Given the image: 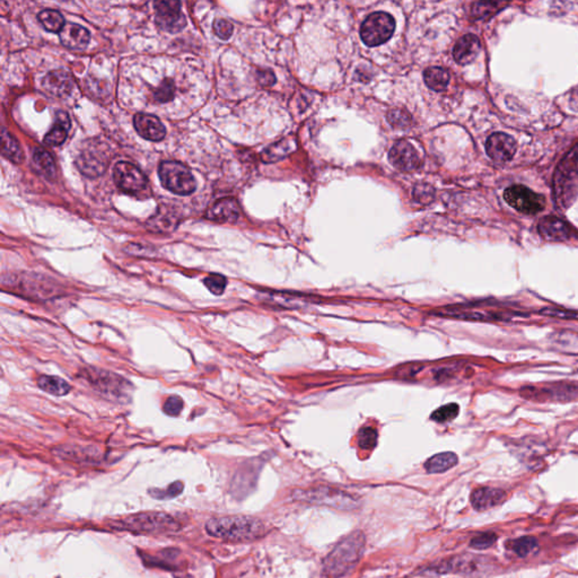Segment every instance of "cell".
I'll return each mask as SVG.
<instances>
[{"mask_svg": "<svg viewBox=\"0 0 578 578\" xmlns=\"http://www.w3.org/2000/svg\"><path fill=\"white\" fill-rule=\"evenodd\" d=\"M293 500L311 505L326 506L341 511H357L362 506L361 500L341 489L319 486L308 489H296Z\"/></svg>", "mask_w": 578, "mask_h": 578, "instance_id": "4", "label": "cell"}, {"mask_svg": "<svg viewBox=\"0 0 578 578\" xmlns=\"http://www.w3.org/2000/svg\"><path fill=\"white\" fill-rule=\"evenodd\" d=\"M111 525L116 529L136 533H170L180 530V523L174 517L162 511H145L130 515Z\"/></svg>", "mask_w": 578, "mask_h": 578, "instance_id": "5", "label": "cell"}, {"mask_svg": "<svg viewBox=\"0 0 578 578\" xmlns=\"http://www.w3.org/2000/svg\"><path fill=\"white\" fill-rule=\"evenodd\" d=\"M70 129L69 116L64 111L55 113V123L51 130L44 137V143L49 146H60L67 139Z\"/></svg>", "mask_w": 578, "mask_h": 578, "instance_id": "23", "label": "cell"}, {"mask_svg": "<svg viewBox=\"0 0 578 578\" xmlns=\"http://www.w3.org/2000/svg\"><path fill=\"white\" fill-rule=\"evenodd\" d=\"M394 29V18L389 13H373L362 24L361 38L369 47H378L392 38Z\"/></svg>", "mask_w": 578, "mask_h": 578, "instance_id": "9", "label": "cell"}, {"mask_svg": "<svg viewBox=\"0 0 578 578\" xmlns=\"http://www.w3.org/2000/svg\"><path fill=\"white\" fill-rule=\"evenodd\" d=\"M258 79L260 84L263 85V86H271V85L275 84L276 82V78H275V75H273V71H269V70H265V71H260L258 74Z\"/></svg>", "mask_w": 578, "mask_h": 578, "instance_id": "44", "label": "cell"}, {"mask_svg": "<svg viewBox=\"0 0 578 578\" xmlns=\"http://www.w3.org/2000/svg\"><path fill=\"white\" fill-rule=\"evenodd\" d=\"M156 24L165 32L177 33L186 25L184 15L181 13L179 1H155Z\"/></svg>", "mask_w": 578, "mask_h": 578, "instance_id": "13", "label": "cell"}, {"mask_svg": "<svg viewBox=\"0 0 578 578\" xmlns=\"http://www.w3.org/2000/svg\"><path fill=\"white\" fill-rule=\"evenodd\" d=\"M214 32L221 40H228L233 34V25L226 20H216L214 22Z\"/></svg>", "mask_w": 578, "mask_h": 578, "instance_id": "43", "label": "cell"}, {"mask_svg": "<svg viewBox=\"0 0 578 578\" xmlns=\"http://www.w3.org/2000/svg\"><path fill=\"white\" fill-rule=\"evenodd\" d=\"M39 21L43 25L44 29L49 32L57 33L62 31L64 27V18L62 15L53 9H46L39 14Z\"/></svg>", "mask_w": 578, "mask_h": 578, "instance_id": "29", "label": "cell"}, {"mask_svg": "<svg viewBox=\"0 0 578 578\" xmlns=\"http://www.w3.org/2000/svg\"><path fill=\"white\" fill-rule=\"evenodd\" d=\"M497 537L494 532H483L474 535L470 540V546L474 550H486L496 544Z\"/></svg>", "mask_w": 578, "mask_h": 578, "instance_id": "35", "label": "cell"}, {"mask_svg": "<svg viewBox=\"0 0 578 578\" xmlns=\"http://www.w3.org/2000/svg\"><path fill=\"white\" fill-rule=\"evenodd\" d=\"M389 160L394 167L404 172L418 170L422 164L418 151L409 142L400 140L389 151Z\"/></svg>", "mask_w": 578, "mask_h": 578, "instance_id": "14", "label": "cell"}, {"mask_svg": "<svg viewBox=\"0 0 578 578\" xmlns=\"http://www.w3.org/2000/svg\"><path fill=\"white\" fill-rule=\"evenodd\" d=\"M366 539L362 531L343 537L323 561V572L328 578H343L356 568L364 551Z\"/></svg>", "mask_w": 578, "mask_h": 578, "instance_id": "1", "label": "cell"}, {"mask_svg": "<svg viewBox=\"0 0 578 578\" xmlns=\"http://www.w3.org/2000/svg\"><path fill=\"white\" fill-rule=\"evenodd\" d=\"M556 198L558 204L570 205L578 192V145L568 153L557 170L555 177Z\"/></svg>", "mask_w": 578, "mask_h": 578, "instance_id": "7", "label": "cell"}, {"mask_svg": "<svg viewBox=\"0 0 578 578\" xmlns=\"http://www.w3.org/2000/svg\"><path fill=\"white\" fill-rule=\"evenodd\" d=\"M43 88L49 93L55 96H64L70 93L73 90V78L71 76L64 71V70H55L46 76L43 79Z\"/></svg>", "mask_w": 578, "mask_h": 578, "instance_id": "22", "label": "cell"}, {"mask_svg": "<svg viewBox=\"0 0 578 578\" xmlns=\"http://www.w3.org/2000/svg\"><path fill=\"white\" fill-rule=\"evenodd\" d=\"M509 546L518 557L525 558L528 557L530 553H532V552L537 549L539 544H537V540L535 537H520V539H516V540L511 541Z\"/></svg>", "mask_w": 578, "mask_h": 578, "instance_id": "30", "label": "cell"}, {"mask_svg": "<svg viewBox=\"0 0 578 578\" xmlns=\"http://www.w3.org/2000/svg\"><path fill=\"white\" fill-rule=\"evenodd\" d=\"M182 409H184V400L177 395L170 397L163 406L164 413L167 415H171V417H177V415H180Z\"/></svg>", "mask_w": 578, "mask_h": 578, "instance_id": "41", "label": "cell"}, {"mask_svg": "<svg viewBox=\"0 0 578 578\" xmlns=\"http://www.w3.org/2000/svg\"><path fill=\"white\" fill-rule=\"evenodd\" d=\"M177 225V217L173 212H166L160 209L156 215L149 219L147 227L151 232L170 233L175 230Z\"/></svg>", "mask_w": 578, "mask_h": 578, "instance_id": "26", "label": "cell"}, {"mask_svg": "<svg viewBox=\"0 0 578 578\" xmlns=\"http://www.w3.org/2000/svg\"><path fill=\"white\" fill-rule=\"evenodd\" d=\"M504 198L511 208L525 215L539 214L546 207L544 195H539L528 186L521 184H515L507 188L504 192Z\"/></svg>", "mask_w": 578, "mask_h": 578, "instance_id": "11", "label": "cell"}, {"mask_svg": "<svg viewBox=\"0 0 578 578\" xmlns=\"http://www.w3.org/2000/svg\"><path fill=\"white\" fill-rule=\"evenodd\" d=\"M4 287H11L16 289L20 295H25L29 298L35 300H48L57 293V287L47 279L36 278V277H20L8 282H3Z\"/></svg>", "mask_w": 578, "mask_h": 578, "instance_id": "12", "label": "cell"}, {"mask_svg": "<svg viewBox=\"0 0 578 578\" xmlns=\"http://www.w3.org/2000/svg\"><path fill=\"white\" fill-rule=\"evenodd\" d=\"M204 284L209 289L210 293L214 295H221L226 288L227 279L219 273H212L205 278Z\"/></svg>", "mask_w": 578, "mask_h": 578, "instance_id": "37", "label": "cell"}, {"mask_svg": "<svg viewBox=\"0 0 578 578\" xmlns=\"http://www.w3.org/2000/svg\"><path fill=\"white\" fill-rule=\"evenodd\" d=\"M38 387L46 393H49L55 397H64L68 394L71 390L67 381L58 376H50V375H42L38 378Z\"/></svg>", "mask_w": 578, "mask_h": 578, "instance_id": "25", "label": "cell"}, {"mask_svg": "<svg viewBox=\"0 0 578 578\" xmlns=\"http://www.w3.org/2000/svg\"><path fill=\"white\" fill-rule=\"evenodd\" d=\"M240 216L238 201L232 198L221 199L207 212V218L216 223H235Z\"/></svg>", "mask_w": 578, "mask_h": 578, "instance_id": "20", "label": "cell"}, {"mask_svg": "<svg viewBox=\"0 0 578 578\" xmlns=\"http://www.w3.org/2000/svg\"><path fill=\"white\" fill-rule=\"evenodd\" d=\"M481 50V43L478 36L467 34L456 42L453 49V57L457 64H469L474 62Z\"/></svg>", "mask_w": 578, "mask_h": 578, "instance_id": "18", "label": "cell"}, {"mask_svg": "<svg viewBox=\"0 0 578 578\" xmlns=\"http://www.w3.org/2000/svg\"><path fill=\"white\" fill-rule=\"evenodd\" d=\"M1 153L4 156L14 162L15 164L23 162L24 155L21 145L12 135L7 132L6 129H4L3 136H1Z\"/></svg>", "mask_w": 578, "mask_h": 578, "instance_id": "28", "label": "cell"}, {"mask_svg": "<svg viewBox=\"0 0 578 578\" xmlns=\"http://www.w3.org/2000/svg\"><path fill=\"white\" fill-rule=\"evenodd\" d=\"M539 232L549 241H565L570 236L568 225L555 216L542 218L539 223Z\"/></svg>", "mask_w": 578, "mask_h": 578, "instance_id": "21", "label": "cell"}, {"mask_svg": "<svg viewBox=\"0 0 578 578\" xmlns=\"http://www.w3.org/2000/svg\"><path fill=\"white\" fill-rule=\"evenodd\" d=\"M113 177L116 184L121 191L135 197H146L149 191V181L136 165L127 162H120L114 166Z\"/></svg>", "mask_w": 578, "mask_h": 578, "instance_id": "10", "label": "cell"}, {"mask_svg": "<svg viewBox=\"0 0 578 578\" xmlns=\"http://www.w3.org/2000/svg\"><path fill=\"white\" fill-rule=\"evenodd\" d=\"M60 41L64 47L74 50H82L86 48L90 40V32L78 24L66 23L59 32Z\"/></svg>", "mask_w": 578, "mask_h": 578, "instance_id": "19", "label": "cell"}, {"mask_svg": "<svg viewBox=\"0 0 578 578\" xmlns=\"http://www.w3.org/2000/svg\"><path fill=\"white\" fill-rule=\"evenodd\" d=\"M378 430L373 427H363L358 433V445L362 450H372L378 444Z\"/></svg>", "mask_w": 578, "mask_h": 578, "instance_id": "33", "label": "cell"}, {"mask_svg": "<svg viewBox=\"0 0 578 578\" xmlns=\"http://www.w3.org/2000/svg\"><path fill=\"white\" fill-rule=\"evenodd\" d=\"M83 378L90 384V387L109 400L125 401L130 394V383L113 373L90 367L83 372Z\"/></svg>", "mask_w": 578, "mask_h": 578, "instance_id": "6", "label": "cell"}, {"mask_svg": "<svg viewBox=\"0 0 578 578\" xmlns=\"http://www.w3.org/2000/svg\"><path fill=\"white\" fill-rule=\"evenodd\" d=\"M506 491L503 489L483 487L472 491L471 505L476 511H483L502 505L506 500Z\"/></svg>", "mask_w": 578, "mask_h": 578, "instance_id": "17", "label": "cell"}, {"mask_svg": "<svg viewBox=\"0 0 578 578\" xmlns=\"http://www.w3.org/2000/svg\"><path fill=\"white\" fill-rule=\"evenodd\" d=\"M387 121L394 128H407L411 123V116L402 110H391L387 113Z\"/></svg>", "mask_w": 578, "mask_h": 578, "instance_id": "38", "label": "cell"}, {"mask_svg": "<svg viewBox=\"0 0 578 578\" xmlns=\"http://www.w3.org/2000/svg\"><path fill=\"white\" fill-rule=\"evenodd\" d=\"M540 314L546 317H558L563 320H577L578 312L572 310H565V308H544L540 311Z\"/></svg>", "mask_w": 578, "mask_h": 578, "instance_id": "39", "label": "cell"}, {"mask_svg": "<svg viewBox=\"0 0 578 578\" xmlns=\"http://www.w3.org/2000/svg\"><path fill=\"white\" fill-rule=\"evenodd\" d=\"M495 559L486 556L463 553L446 558L428 566L425 572L427 575H444V574H459L470 577H483L489 575L496 570Z\"/></svg>", "mask_w": 578, "mask_h": 578, "instance_id": "3", "label": "cell"}, {"mask_svg": "<svg viewBox=\"0 0 578 578\" xmlns=\"http://www.w3.org/2000/svg\"><path fill=\"white\" fill-rule=\"evenodd\" d=\"M205 529L210 537L230 542H250L266 535L261 521L245 515L215 517L207 522Z\"/></svg>", "mask_w": 578, "mask_h": 578, "instance_id": "2", "label": "cell"}, {"mask_svg": "<svg viewBox=\"0 0 578 578\" xmlns=\"http://www.w3.org/2000/svg\"><path fill=\"white\" fill-rule=\"evenodd\" d=\"M457 462H459V459L456 454L452 452H443L428 459L425 463V469L428 474H443L454 468Z\"/></svg>", "mask_w": 578, "mask_h": 578, "instance_id": "24", "label": "cell"}, {"mask_svg": "<svg viewBox=\"0 0 578 578\" xmlns=\"http://www.w3.org/2000/svg\"><path fill=\"white\" fill-rule=\"evenodd\" d=\"M486 151L497 163H506L514 157L516 151L515 140L504 132H495L486 143Z\"/></svg>", "mask_w": 578, "mask_h": 578, "instance_id": "15", "label": "cell"}, {"mask_svg": "<svg viewBox=\"0 0 578 578\" xmlns=\"http://www.w3.org/2000/svg\"><path fill=\"white\" fill-rule=\"evenodd\" d=\"M162 186L175 195H189L195 192L197 182L191 171L179 162H163L158 169Z\"/></svg>", "mask_w": 578, "mask_h": 578, "instance_id": "8", "label": "cell"}, {"mask_svg": "<svg viewBox=\"0 0 578 578\" xmlns=\"http://www.w3.org/2000/svg\"><path fill=\"white\" fill-rule=\"evenodd\" d=\"M33 160L40 171L43 172L47 177H53L55 175V162L50 153L46 149H36L33 154Z\"/></svg>", "mask_w": 578, "mask_h": 578, "instance_id": "31", "label": "cell"}, {"mask_svg": "<svg viewBox=\"0 0 578 578\" xmlns=\"http://www.w3.org/2000/svg\"><path fill=\"white\" fill-rule=\"evenodd\" d=\"M459 406L456 404H446L434 411L432 419L434 422H446L453 420L459 415Z\"/></svg>", "mask_w": 578, "mask_h": 578, "instance_id": "36", "label": "cell"}, {"mask_svg": "<svg viewBox=\"0 0 578 578\" xmlns=\"http://www.w3.org/2000/svg\"><path fill=\"white\" fill-rule=\"evenodd\" d=\"M137 132L145 139L151 142H160L164 139L166 129L157 116L147 113H138L134 118Z\"/></svg>", "mask_w": 578, "mask_h": 578, "instance_id": "16", "label": "cell"}, {"mask_svg": "<svg viewBox=\"0 0 578 578\" xmlns=\"http://www.w3.org/2000/svg\"><path fill=\"white\" fill-rule=\"evenodd\" d=\"M182 490H184V483H181V481H175V483L170 485L166 489H151L149 494H151V496L155 498V500H172V498H175V497L179 496V495L182 493Z\"/></svg>", "mask_w": 578, "mask_h": 578, "instance_id": "34", "label": "cell"}, {"mask_svg": "<svg viewBox=\"0 0 578 578\" xmlns=\"http://www.w3.org/2000/svg\"><path fill=\"white\" fill-rule=\"evenodd\" d=\"M413 197L420 204H428L434 199V189L427 184H419L415 186Z\"/></svg>", "mask_w": 578, "mask_h": 578, "instance_id": "42", "label": "cell"}, {"mask_svg": "<svg viewBox=\"0 0 578 578\" xmlns=\"http://www.w3.org/2000/svg\"><path fill=\"white\" fill-rule=\"evenodd\" d=\"M175 86L174 83L171 79H165L160 88H157L154 96L156 101L158 102H169L170 99H173L174 96Z\"/></svg>", "mask_w": 578, "mask_h": 578, "instance_id": "40", "label": "cell"}, {"mask_svg": "<svg viewBox=\"0 0 578 578\" xmlns=\"http://www.w3.org/2000/svg\"><path fill=\"white\" fill-rule=\"evenodd\" d=\"M424 79L430 90L443 92L448 88V83H450V74L444 68L430 67L425 70Z\"/></svg>", "mask_w": 578, "mask_h": 578, "instance_id": "27", "label": "cell"}, {"mask_svg": "<svg viewBox=\"0 0 578 578\" xmlns=\"http://www.w3.org/2000/svg\"><path fill=\"white\" fill-rule=\"evenodd\" d=\"M500 6H505V4L495 3V1L474 3V6H472V16L476 20L490 18L491 15L496 14L500 11Z\"/></svg>", "mask_w": 578, "mask_h": 578, "instance_id": "32", "label": "cell"}]
</instances>
